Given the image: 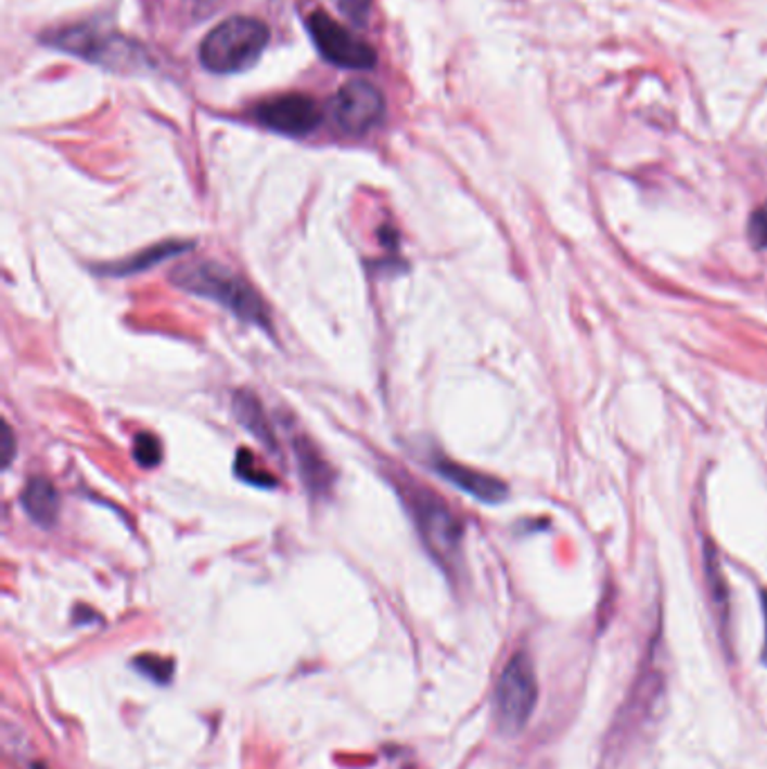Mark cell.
<instances>
[{"label":"cell","instance_id":"obj_5","mask_svg":"<svg viewBox=\"0 0 767 769\" xmlns=\"http://www.w3.org/2000/svg\"><path fill=\"white\" fill-rule=\"evenodd\" d=\"M306 25H309V33L316 48L329 64L351 68V71H365L376 64L374 48L358 39L356 35H351L347 27L333 21L329 14L316 12L309 16Z\"/></svg>","mask_w":767,"mask_h":769},{"label":"cell","instance_id":"obj_1","mask_svg":"<svg viewBox=\"0 0 767 769\" xmlns=\"http://www.w3.org/2000/svg\"><path fill=\"white\" fill-rule=\"evenodd\" d=\"M171 282L192 295L219 302L243 322L257 324L268 333L272 331L268 309L259 293L243 277L217 261L199 259L180 264L171 270Z\"/></svg>","mask_w":767,"mask_h":769},{"label":"cell","instance_id":"obj_17","mask_svg":"<svg viewBox=\"0 0 767 769\" xmlns=\"http://www.w3.org/2000/svg\"><path fill=\"white\" fill-rule=\"evenodd\" d=\"M337 3L354 23H365L367 12H370V0H337Z\"/></svg>","mask_w":767,"mask_h":769},{"label":"cell","instance_id":"obj_12","mask_svg":"<svg viewBox=\"0 0 767 769\" xmlns=\"http://www.w3.org/2000/svg\"><path fill=\"white\" fill-rule=\"evenodd\" d=\"M192 248V243H178V241H165V243H158V245H151L149 251L144 253H138L136 257H129L127 261H119L115 266H106L104 272H111V274H117V277H127V274H136V272H142L151 266H156L161 264L163 259L167 257H176V255H182L186 251Z\"/></svg>","mask_w":767,"mask_h":769},{"label":"cell","instance_id":"obj_8","mask_svg":"<svg viewBox=\"0 0 767 769\" xmlns=\"http://www.w3.org/2000/svg\"><path fill=\"white\" fill-rule=\"evenodd\" d=\"M435 469L446 482H450L452 486L464 490V494L473 496L475 500H480L484 504H500L509 498L507 484L494 475H486L475 469L455 464V461H448V459H439Z\"/></svg>","mask_w":767,"mask_h":769},{"label":"cell","instance_id":"obj_16","mask_svg":"<svg viewBox=\"0 0 767 769\" xmlns=\"http://www.w3.org/2000/svg\"><path fill=\"white\" fill-rule=\"evenodd\" d=\"M747 232L756 248H767V203L754 209L747 223Z\"/></svg>","mask_w":767,"mask_h":769},{"label":"cell","instance_id":"obj_19","mask_svg":"<svg viewBox=\"0 0 767 769\" xmlns=\"http://www.w3.org/2000/svg\"><path fill=\"white\" fill-rule=\"evenodd\" d=\"M760 607H763V621H765V643H763V664L767 666V590L760 592Z\"/></svg>","mask_w":767,"mask_h":769},{"label":"cell","instance_id":"obj_13","mask_svg":"<svg viewBox=\"0 0 767 769\" xmlns=\"http://www.w3.org/2000/svg\"><path fill=\"white\" fill-rule=\"evenodd\" d=\"M133 666L144 675V678H149L156 684H169L174 678L171 659H163L158 655H140L133 659Z\"/></svg>","mask_w":767,"mask_h":769},{"label":"cell","instance_id":"obj_10","mask_svg":"<svg viewBox=\"0 0 767 769\" xmlns=\"http://www.w3.org/2000/svg\"><path fill=\"white\" fill-rule=\"evenodd\" d=\"M295 448V459H297V469L302 475L304 486L311 490V496H324L333 486V471L329 469V464L324 461V457L318 452V448L309 441V439H295L293 444Z\"/></svg>","mask_w":767,"mask_h":769},{"label":"cell","instance_id":"obj_7","mask_svg":"<svg viewBox=\"0 0 767 769\" xmlns=\"http://www.w3.org/2000/svg\"><path fill=\"white\" fill-rule=\"evenodd\" d=\"M257 119L264 127L284 136H306L320 127L322 111L318 102L299 92L272 98L257 108Z\"/></svg>","mask_w":767,"mask_h":769},{"label":"cell","instance_id":"obj_14","mask_svg":"<svg viewBox=\"0 0 767 769\" xmlns=\"http://www.w3.org/2000/svg\"><path fill=\"white\" fill-rule=\"evenodd\" d=\"M237 475L241 479H245L248 484H255V486H274V479L270 477V473H266L264 469H259L257 464V459L251 454V452H245V450H239V457H237V466H234Z\"/></svg>","mask_w":767,"mask_h":769},{"label":"cell","instance_id":"obj_6","mask_svg":"<svg viewBox=\"0 0 767 769\" xmlns=\"http://www.w3.org/2000/svg\"><path fill=\"white\" fill-rule=\"evenodd\" d=\"M385 113L383 92L362 79L347 81L333 100V119L345 133L360 136L374 129Z\"/></svg>","mask_w":767,"mask_h":769},{"label":"cell","instance_id":"obj_9","mask_svg":"<svg viewBox=\"0 0 767 769\" xmlns=\"http://www.w3.org/2000/svg\"><path fill=\"white\" fill-rule=\"evenodd\" d=\"M21 504H23L25 513L29 515V520L37 522L39 527H43V529L54 527L61 502H59L56 488L52 486L50 479H46V477L29 479L27 486L23 488Z\"/></svg>","mask_w":767,"mask_h":769},{"label":"cell","instance_id":"obj_15","mask_svg":"<svg viewBox=\"0 0 767 769\" xmlns=\"http://www.w3.org/2000/svg\"><path fill=\"white\" fill-rule=\"evenodd\" d=\"M133 457L140 466L144 469H153V466H158L161 464V459H163V446L161 441L153 437V435H138L136 437V444H133Z\"/></svg>","mask_w":767,"mask_h":769},{"label":"cell","instance_id":"obj_3","mask_svg":"<svg viewBox=\"0 0 767 769\" xmlns=\"http://www.w3.org/2000/svg\"><path fill=\"white\" fill-rule=\"evenodd\" d=\"M270 41V29L264 21L251 16H232L219 23L201 43V64L219 75L251 68Z\"/></svg>","mask_w":767,"mask_h":769},{"label":"cell","instance_id":"obj_20","mask_svg":"<svg viewBox=\"0 0 767 769\" xmlns=\"http://www.w3.org/2000/svg\"><path fill=\"white\" fill-rule=\"evenodd\" d=\"M33 769H48V767L41 765V762H37V765H33Z\"/></svg>","mask_w":767,"mask_h":769},{"label":"cell","instance_id":"obj_4","mask_svg":"<svg viewBox=\"0 0 767 769\" xmlns=\"http://www.w3.org/2000/svg\"><path fill=\"white\" fill-rule=\"evenodd\" d=\"M538 702V678L534 662L527 653H515L496 687V722L498 729L507 735H515L523 731L536 709Z\"/></svg>","mask_w":767,"mask_h":769},{"label":"cell","instance_id":"obj_2","mask_svg":"<svg viewBox=\"0 0 767 769\" xmlns=\"http://www.w3.org/2000/svg\"><path fill=\"white\" fill-rule=\"evenodd\" d=\"M401 494L427 553H431L446 572H455L459 563H462V520H459L455 511L439 496H435L433 490H427L419 484L401 488Z\"/></svg>","mask_w":767,"mask_h":769},{"label":"cell","instance_id":"obj_18","mask_svg":"<svg viewBox=\"0 0 767 769\" xmlns=\"http://www.w3.org/2000/svg\"><path fill=\"white\" fill-rule=\"evenodd\" d=\"M0 457H3V464L10 466V461L14 457V435L8 423H3V448H0Z\"/></svg>","mask_w":767,"mask_h":769},{"label":"cell","instance_id":"obj_11","mask_svg":"<svg viewBox=\"0 0 767 769\" xmlns=\"http://www.w3.org/2000/svg\"><path fill=\"white\" fill-rule=\"evenodd\" d=\"M232 410H234L239 423L248 430L255 439H259L268 450H278V439H274L270 421H268V416L259 403V398L255 394L237 392Z\"/></svg>","mask_w":767,"mask_h":769}]
</instances>
